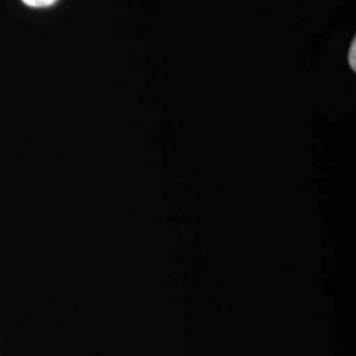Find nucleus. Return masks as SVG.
Masks as SVG:
<instances>
[{"instance_id":"obj_1","label":"nucleus","mask_w":356,"mask_h":356,"mask_svg":"<svg viewBox=\"0 0 356 356\" xmlns=\"http://www.w3.org/2000/svg\"><path fill=\"white\" fill-rule=\"evenodd\" d=\"M57 0H23V3L26 4L28 7H33V8H45V7H51Z\"/></svg>"},{"instance_id":"obj_2","label":"nucleus","mask_w":356,"mask_h":356,"mask_svg":"<svg viewBox=\"0 0 356 356\" xmlns=\"http://www.w3.org/2000/svg\"><path fill=\"white\" fill-rule=\"evenodd\" d=\"M356 42L355 40H354V42H353V45H351V48H350V54H348V63H350V66L353 67V70H356Z\"/></svg>"}]
</instances>
